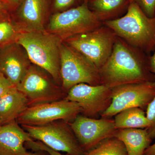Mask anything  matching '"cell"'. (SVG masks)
I'll list each match as a JSON object with an SVG mask.
<instances>
[{
  "instance_id": "33",
  "label": "cell",
  "mask_w": 155,
  "mask_h": 155,
  "mask_svg": "<svg viewBox=\"0 0 155 155\" xmlns=\"http://www.w3.org/2000/svg\"><path fill=\"white\" fill-rule=\"evenodd\" d=\"M1 1H5V0H1Z\"/></svg>"
},
{
  "instance_id": "25",
  "label": "cell",
  "mask_w": 155,
  "mask_h": 155,
  "mask_svg": "<svg viewBox=\"0 0 155 155\" xmlns=\"http://www.w3.org/2000/svg\"><path fill=\"white\" fill-rule=\"evenodd\" d=\"M135 3L147 16H155V0H131Z\"/></svg>"
},
{
  "instance_id": "29",
  "label": "cell",
  "mask_w": 155,
  "mask_h": 155,
  "mask_svg": "<svg viewBox=\"0 0 155 155\" xmlns=\"http://www.w3.org/2000/svg\"><path fill=\"white\" fill-rule=\"evenodd\" d=\"M144 155H155V142L147 149Z\"/></svg>"
},
{
  "instance_id": "15",
  "label": "cell",
  "mask_w": 155,
  "mask_h": 155,
  "mask_svg": "<svg viewBox=\"0 0 155 155\" xmlns=\"http://www.w3.org/2000/svg\"><path fill=\"white\" fill-rule=\"evenodd\" d=\"M31 140L16 121L0 125V155H26L25 143Z\"/></svg>"
},
{
  "instance_id": "3",
  "label": "cell",
  "mask_w": 155,
  "mask_h": 155,
  "mask_svg": "<svg viewBox=\"0 0 155 155\" xmlns=\"http://www.w3.org/2000/svg\"><path fill=\"white\" fill-rule=\"evenodd\" d=\"M63 41L45 30L24 31L17 42L25 49L32 64L47 71L62 87L61 47Z\"/></svg>"
},
{
  "instance_id": "22",
  "label": "cell",
  "mask_w": 155,
  "mask_h": 155,
  "mask_svg": "<svg viewBox=\"0 0 155 155\" xmlns=\"http://www.w3.org/2000/svg\"><path fill=\"white\" fill-rule=\"evenodd\" d=\"M146 110V115L150 122L149 126L146 129L150 137L153 140L155 139V97Z\"/></svg>"
},
{
  "instance_id": "30",
  "label": "cell",
  "mask_w": 155,
  "mask_h": 155,
  "mask_svg": "<svg viewBox=\"0 0 155 155\" xmlns=\"http://www.w3.org/2000/svg\"><path fill=\"white\" fill-rule=\"evenodd\" d=\"M26 155H50L49 154L44 150L32 151L28 152Z\"/></svg>"
},
{
  "instance_id": "4",
  "label": "cell",
  "mask_w": 155,
  "mask_h": 155,
  "mask_svg": "<svg viewBox=\"0 0 155 155\" xmlns=\"http://www.w3.org/2000/svg\"><path fill=\"white\" fill-rule=\"evenodd\" d=\"M61 76L62 88L67 93L78 84H101L98 69L85 56L64 41L61 47Z\"/></svg>"
},
{
  "instance_id": "8",
  "label": "cell",
  "mask_w": 155,
  "mask_h": 155,
  "mask_svg": "<svg viewBox=\"0 0 155 155\" xmlns=\"http://www.w3.org/2000/svg\"><path fill=\"white\" fill-rule=\"evenodd\" d=\"M21 126L32 139L41 142L52 149L71 155L85 154L68 122L59 120L39 126Z\"/></svg>"
},
{
  "instance_id": "28",
  "label": "cell",
  "mask_w": 155,
  "mask_h": 155,
  "mask_svg": "<svg viewBox=\"0 0 155 155\" xmlns=\"http://www.w3.org/2000/svg\"><path fill=\"white\" fill-rule=\"evenodd\" d=\"M149 68L150 71L155 75V51L152 55L150 56Z\"/></svg>"
},
{
  "instance_id": "2",
  "label": "cell",
  "mask_w": 155,
  "mask_h": 155,
  "mask_svg": "<svg viewBox=\"0 0 155 155\" xmlns=\"http://www.w3.org/2000/svg\"><path fill=\"white\" fill-rule=\"evenodd\" d=\"M103 24L134 47L149 55L155 51V16L149 17L131 0L127 12Z\"/></svg>"
},
{
  "instance_id": "16",
  "label": "cell",
  "mask_w": 155,
  "mask_h": 155,
  "mask_svg": "<svg viewBox=\"0 0 155 155\" xmlns=\"http://www.w3.org/2000/svg\"><path fill=\"white\" fill-rule=\"evenodd\" d=\"M28 107L26 97L14 86L0 97V125L16 121Z\"/></svg>"
},
{
  "instance_id": "11",
  "label": "cell",
  "mask_w": 155,
  "mask_h": 155,
  "mask_svg": "<svg viewBox=\"0 0 155 155\" xmlns=\"http://www.w3.org/2000/svg\"><path fill=\"white\" fill-rule=\"evenodd\" d=\"M65 99L77 103L81 108V114L84 116L96 118L110 105L111 88L103 84L91 85L78 84L69 90Z\"/></svg>"
},
{
  "instance_id": "13",
  "label": "cell",
  "mask_w": 155,
  "mask_h": 155,
  "mask_svg": "<svg viewBox=\"0 0 155 155\" xmlns=\"http://www.w3.org/2000/svg\"><path fill=\"white\" fill-rule=\"evenodd\" d=\"M31 64L25 49L18 43L0 48V72L14 86L21 82Z\"/></svg>"
},
{
  "instance_id": "27",
  "label": "cell",
  "mask_w": 155,
  "mask_h": 155,
  "mask_svg": "<svg viewBox=\"0 0 155 155\" xmlns=\"http://www.w3.org/2000/svg\"><path fill=\"white\" fill-rule=\"evenodd\" d=\"M6 4L8 6L10 10L16 9L22 0H5Z\"/></svg>"
},
{
  "instance_id": "19",
  "label": "cell",
  "mask_w": 155,
  "mask_h": 155,
  "mask_svg": "<svg viewBox=\"0 0 155 155\" xmlns=\"http://www.w3.org/2000/svg\"><path fill=\"white\" fill-rule=\"evenodd\" d=\"M116 129L141 128L149 126L144 110L139 107L128 108L119 112L114 119Z\"/></svg>"
},
{
  "instance_id": "31",
  "label": "cell",
  "mask_w": 155,
  "mask_h": 155,
  "mask_svg": "<svg viewBox=\"0 0 155 155\" xmlns=\"http://www.w3.org/2000/svg\"><path fill=\"white\" fill-rule=\"evenodd\" d=\"M8 10H10V9L5 2L4 1L0 0V13L3 11H8Z\"/></svg>"
},
{
  "instance_id": "14",
  "label": "cell",
  "mask_w": 155,
  "mask_h": 155,
  "mask_svg": "<svg viewBox=\"0 0 155 155\" xmlns=\"http://www.w3.org/2000/svg\"><path fill=\"white\" fill-rule=\"evenodd\" d=\"M49 0H22L16 8V21L25 31H43Z\"/></svg>"
},
{
  "instance_id": "32",
  "label": "cell",
  "mask_w": 155,
  "mask_h": 155,
  "mask_svg": "<svg viewBox=\"0 0 155 155\" xmlns=\"http://www.w3.org/2000/svg\"><path fill=\"white\" fill-rule=\"evenodd\" d=\"M79 1H80L81 3L82 4L84 2H85V1H88V0H79Z\"/></svg>"
},
{
  "instance_id": "18",
  "label": "cell",
  "mask_w": 155,
  "mask_h": 155,
  "mask_svg": "<svg viewBox=\"0 0 155 155\" xmlns=\"http://www.w3.org/2000/svg\"><path fill=\"white\" fill-rule=\"evenodd\" d=\"M131 0H88V6L102 22L119 19L126 14Z\"/></svg>"
},
{
  "instance_id": "9",
  "label": "cell",
  "mask_w": 155,
  "mask_h": 155,
  "mask_svg": "<svg viewBox=\"0 0 155 155\" xmlns=\"http://www.w3.org/2000/svg\"><path fill=\"white\" fill-rule=\"evenodd\" d=\"M82 110L77 103L64 99L28 107L16 121L20 125L39 126L62 120L72 122Z\"/></svg>"
},
{
  "instance_id": "6",
  "label": "cell",
  "mask_w": 155,
  "mask_h": 155,
  "mask_svg": "<svg viewBox=\"0 0 155 155\" xmlns=\"http://www.w3.org/2000/svg\"><path fill=\"white\" fill-rule=\"evenodd\" d=\"M117 37L114 31L103 24L63 41L85 56L99 70L110 56Z\"/></svg>"
},
{
  "instance_id": "17",
  "label": "cell",
  "mask_w": 155,
  "mask_h": 155,
  "mask_svg": "<svg viewBox=\"0 0 155 155\" xmlns=\"http://www.w3.org/2000/svg\"><path fill=\"white\" fill-rule=\"evenodd\" d=\"M114 137L123 143L128 155H144L153 140L146 128L117 129Z\"/></svg>"
},
{
  "instance_id": "1",
  "label": "cell",
  "mask_w": 155,
  "mask_h": 155,
  "mask_svg": "<svg viewBox=\"0 0 155 155\" xmlns=\"http://www.w3.org/2000/svg\"><path fill=\"white\" fill-rule=\"evenodd\" d=\"M150 56L117 36L110 56L99 70L101 84L111 88L155 81L150 70Z\"/></svg>"
},
{
  "instance_id": "7",
  "label": "cell",
  "mask_w": 155,
  "mask_h": 155,
  "mask_svg": "<svg viewBox=\"0 0 155 155\" xmlns=\"http://www.w3.org/2000/svg\"><path fill=\"white\" fill-rule=\"evenodd\" d=\"M16 87L26 97L28 107L64 99L67 95L49 73L33 64Z\"/></svg>"
},
{
  "instance_id": "23",
  "label": "cell",
  "mask_w": 155,
  "mask_h": 155,
  "mask_svg": "<svg viewBox=\"0 0 155 155\" xmlns=\"http://www.w3.org/2000/svg\"><path fill=\"white\" fill-rule=\"evenodd\" d=\"M79 0H53V8L55 13L63 12L79 5Z\"/></svg>"
},
{
  "instance_id": "10",
  "label": "cell",
  "mask_w": 155,
  "mask_h": 155,
  "mask_svg": "<svg viewBox=\"0 0 155 155\" xmlns=\"http://www.w3.org/2000/svg\"><path fill=\"white\" fill-rule=\"evenodd\" d=\"M112 102L101 115L112 118L128 108L139 107L146 110L155 97V81L129 84L111 88Z\"/></svg>"
},
{
  "instance_id": "12",
  "label": "cell",
  "mask_w": 155,
  "mask_h": 155,
  "mask_svg": "<svg viewBox=\"0 0 155 155\" xmlns=\"http://www.w3.org/2000/svg\"><path fill=\"white\" fill-rule=\"evenodd\" d=\"M69 125L85 153L106 139L114 136L116 129L112 118L97 119L80 114Z\"/></svg>"
},
{
  "instance_id": "21",
  "label": "cell",
  "mask_w": 155,
  "mask_h": 155,
  "mask_svg": "<svg viewBox=\"0 0 155 155\" xmlns=\"http://www.w3.org/2000/svg\"><path fill=\"white\" fill-rule=\"evenodd\" d=\"M84 155H128L125 145L115 137L101 142Z\"/></svg>"
},
{
  "instance_id": "5",
  "label": "cell",
  "mask_w": 155,
  "mask_h": 155,
  "mask_svg": "<svg viewBox=\"0 0 155 155\" xmlns=\"http://www.w3.org/2000/svg\"><path fill=\"white\" fill-rule=\"evenodd\" d=\"M88 1L69 10L54 13L45 30L62 41L103 25L89 8Z\"/></svg>"
},
{
  "instance_id": "24",
  "label": "cell",
  "mask_w": 155,
  "mask_h": 155,
  "mask_svg": "<svg viewBox=\"0 0 155 155\" xmlns=\"http://www.w3.org/2000/svg\"><path fill=\"white\" fill-rule=\"evenodd\" d=\"M25 148L31 149L32 151L44 150L48 153L50 155H71L69 154L66 153L63 154L60 152L50 148L47 146L46 145L41 142L37 140L34 141V140L26 142L25 143Z\"/></svg>"
},
{
  "instance_id": "20",
  "label": "cell",
  "mask_w": 155,
  "mask_h": 155,
  "mask_svg": "<svg viewBox=\"0 0 155 155\" xmlns=\"http://www.w3.org/2000/svg\"><path fill=\"white\" fill-rule=\"evenodd\" d=\"M24 31L16 20L11 19L8 11L0 13V48L17 42Z\"/></svg>"
},
{
  "instance_id": "26",
  "label": "cell",
  "mask_w": 155,
  "mask_h": 155,
  "mask_svg": "<svg viewBox=\"0 0 155 155\" xmlns=\"http://www.w3.org/2000/svg\"><path fill=\"white\" fill-rule=\"evenodd\" d=\"M14 86L8 79L0 72V97Z\"/></svg>"
}]
</instances>
